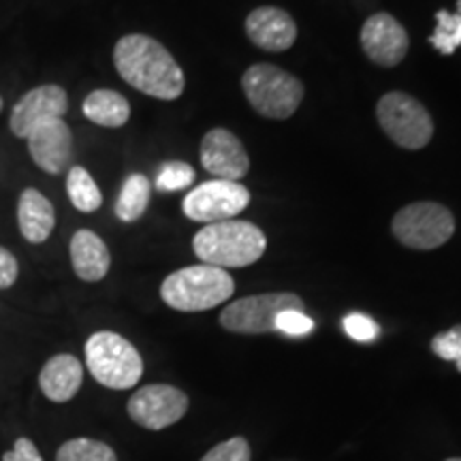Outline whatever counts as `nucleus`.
Masks as SVG:
<instances>
[{
  "label": "nucleus",
  "instance_id": "393cba45",
  "mask_svg": "<svg viewBox=\"0 0 461 461\" xmlns=\"http://www.w3.org/2000/svg\"><path fill=\"white\" fill-rule=\"evenodd\" d=\"M276 331L291 338H302L314 331V321L305 314V310H285L276 319Z\"/></svg>",
  "mask_w": 461,
  "mask_h": 461
},
{
  "label": "nucleus",
  "instance_id": "a878e982",
  "mask_svg": "<svg viewBox=\"0 0 461 461\" xmlns=\"http://www.w3.org/2000/svg\"><path fill=\"white\" fill-rule=\"evenodd\" d=\"M201 461H250V445L246 438H230L207 451Z\"/></svg>",
  "mask_w": 461,
  "mask_h": 461
},
{
  "label": "nucleus",
  "instance_id": "423d86ee",
  "mask_svg": "<svg viewBox=\"0 0 461 461\" xmlns=\"http://www.w3.org/2000/svg\"><path fill=\"white\" fill-rule=\"evenodd\" d=\"M376 118L389 140L400 148L420 149L434 137V120L429 112L406 92H387L380 96Z\"/></svg>",
  "mask_w": 461,
  "mask_h": 461
},
{
  "label": "nucleus",
  "instance_id": "dca6fc26",
  "mask_svg": "<svg viewBox=\"0 0 461 461\" xmlns=\"http://www.w3.org/2000/svg\"><path fill=\"white\" fill-rule=\"evenodd\" d=\"M84 380V367L77 357L73 355H54L41 367L39 374V387L43 395L56 403H65L77 395Z\"/></svg>",
  "mask_w": 461,
  "mask_h": 461
},
{
  "label": "nucleus",
  "instance_id": "cd10ccee",
  "mask_svg": "<svg viewBox=\"0 0 461 461\" xmlns=\"http://www.w3.org/2000/svg\"><path fill=\"white\" fill-rule=\"evenodd\" d=\"M344 331L348 333L355 342H372L378 338L380 327L367 314L353 312L344 319Z\"/></svg>",
  "mask_w": 461,
  "mask_h": 461
},
{
  "label": "nucleus",
  "instance_id": "9d476101",
  "mask_svg": "<svg viewBox=\"0 0 461 461\" xmlns=\"http://www.w3.org/2000/svg\"><path fill=\"white\" fill-rule=\"evenodd\" d=\"M129 417L141 428L158 431L176 425L188 411V395L171 384H148L131 395Z\"/></svg>",
  "mask_w": 461,
  "mask_h": 461
},
{
  "label": "nucleus",
  "instance_id": "9b49d317",
  "mask_svg": "<svg viewBox=\"0 0 461 461\" xmlns=\"http://www.w3.org/2000/svg\"><path fill=\"white\" fill-rule=\"evenodd\" d=\"M68 109V95L62 86L43 84L28 90L15 103L9 115V129L17 140H26L31 132L50 120L62 118Z\"/></svg>",
  "mask_w": 461,
  "mask_h": 461
},
{
  "label": "nucleus",
  "instance_id": "f03ea898",
  "mask_svg": "<svg viewBox=\"0 0 461 461\" xmlns=\"http://www.w3.org/2000/svg\"><path fill=\"white\" fill-rule=\"evenodd\" d=\"M265 248H267L265 233L248 221L205 224L193 240V250L201 263L221 269L248 267L263 257Z\"/></svg>",
  "mask_w": 461,
  "mask_h": 461
},
{
  "label": "nucleus",
  "instance_id": "1a4fd4ad",
  "mask_svg": "<svg viewBox=\"0 0 461 461\" xmlns=\"http://www.w3.org/2000/svg\"><path fill=\"white\" fill-rule=\"evenodd\" d=\"M250 203V193L244 184L227 180H210L194 186L184 197L182 210L194 222L233 221Z\"/></svg>",
  "mask_w": 461,
  "mask_h": 461
},
{
  "label": "nucleus",
  "instance_id": "7c9ffc66",
  "mask_svg": "<svg viewBox=\"0 0 461 461\" xmlns=\"http://www.w3.org/2000/svg\"><path fill=\"white\" fill-rule=\"evenodd\" d=\"M447 461H461L459 457H453V459H447Z\"/></svg>",
  "mask_w": 461,
  "mask_h": 461
},
{
  "label": "nucleus",
  "instance_id": "412c9836",
  "mask_svg": "<svg viewBox=\"0 0 461 461\" xmlns=\"http://www.w3.org/2000/svg\"><path fill=\"white\" fill-rule=\"evenodd\" d=\"M67 194L75 210L84 212V214H92V212H96L103 205V194L99 186H96L95 177L79 165L68 169Z\"/></svg>",
  "mask_w": 461,
  "mask_h": 461
},
{
  "label": "nucleus",
  "instance_id": "2f4dec72",
  "mask_svg": "<svg viewBox=\"0 0 461 461\" xmlns=\"http://www.w3.org/2000/svg\"><path fill=\"white\" fill-rule=\"evenodd\" d=\"M457 370L461 372V361H457Z\"/></svg>",
  "mask_w": 461,
  "mask_h": 461
},
{
  "label": "nucleus",
  "instance_id": "5701e85b",
  "mask_svg": "<svg viewBox=\"0 0 461 461\" xmlns=\"http://www.w3.org/2000/svg\"><path fill=\"white\" fill-rule=\"evenodd\" d=\"M56 461H118V457L105 442L92 438H73L58 448Z\"/></svg>",
  "mask_w": 461,
  "mask_h": 461
},
{
  "label": "nucleus",
  "instance_id": "39448f33",
  "mask_svg": "<svg viewBox=\"0 0 461 461\" xmlns=\"http://www.w3.org/2000/svg\"><path fill=\"white\" fill-rule=\"evenodd\" d=\"M248 103L263 118L286 120L303 101V84L276 65H252L241 77Z\"/></svg>",
  "mask_w": 461,
  "mask_h": 461
},
{
  "label": "nucleus",
  "instance_id": "f3484780",
  "mask_svg": "<svg viewBox=\"0 0 461 461\" xmlns=\"http://www.w3.org/2000/svg\"><path fill=\"white\" fill-rule=\"evenodd\" d=\"M17 224L28 244L48 241L56 227V210L41 190L26 188L17 201Z\"/></svg>",
  "mask_w": 461,
  "mask_h": 461
},
{
  "label": "nucleus",
  "instance_id": "f8f14e48",
  "mask_svg": "<svg viewBox=\"0 0 461 461\" xmlns=\"http://www.w3.org/2000/svg\"><path fill=\"white\" fill-rule=\"evenodd\" d=\"M361 48L378 67H397L406 58L411 39L406 28L389 14H374L361 28Z\"/></svg>",
  "mask_w": 461,
  "mask_h": 461
},
{
  "label": "nucleus",
  "instance_id": "4468645a",
  "mask_svg": "<svg viewBox=\"0 0 461 461\" xmlns=\"http://www.w3.org/2000/svg\"><path fill=\"white\" fill-rule=\"evenodd\" d=\"M28 154L39 169L50 176H60L73 158V132L62 118L37 126L26 137Z\"/></svg>",
  "mask_w": 461,
  "mask_h": 461
},
{
  "label": "nucleus",
  "instance_id": "a211bd4d",
  "mask_svg": "<svg viewBox=\"0 0 461 461\" xmlns=\"http://www.w3.org/2000/svg\"><path fill=\"white\" fill-rule=\"evenodd\" d=\"M71 263L79 280L99 282L112 267V255L95 230L79 229L71 240Z\"/></svg>",
  "mask_w": 461,
  "mask_h": 461
},
{
  "label": "nucleus",
  "instance_id": "aec40b11",
  "mask_svg": "<svg viewBox=\"0 0 461 461\" xmlns=\"http://www.w3.org/2000/svg\"><path fill=\"white\" fill-rule=\"evenodd\" d=\"M152 184L143 173H131L122 184L118 201H115V216L122 222H135L146 214Z\"/></svg>",
  "mask_w": 461,
  "mask_h": 461
},
{
  "label": "nucleus",
  "instance_id": "2eb2a0df",
  "mask_svg": "<svg viewBox=\"0 0 461 461\" xmlns=\"http://www.w3.org/2000/svg\"><path fill=\"white\" fill-rule=\"evenodd\" d=\"M246 34L265 51H286L297 41V24L285 9L258 7L248 15Z\"/></svg>",
  "mask_w": 461,
  "mask_h": 461
},
{
  "label": "nucleus",
  "instance_id": "c756f323",
  "mask_svg": "<svg viewBox=\"0 0 461 461\" xmlns=\"http://www.w3.org/2000/svg\"><path fill=\"white\" fill-rule=\"evenodd\" d=\"M3 461H43L39 448L28 438H17L14 448L3 455Z\"/></svg>",
  "mask_w": 461,
  "mask_h": 461
},
{
  "label": "nucleus",
  "instance_id": "6ab92c4d",
  "mask_svg": "<svg viewBox=\"0 0 461 461\" xmlns=\"http://www.w3.org/2000/svg\"><path fill=\"white\" fill-rule=\"evenodd\" d=\"M84 115L90 122L105 126V129H120L129 122L131 105L120 92L115 90H95L84 99Z\"/></svg>",
  "mask_w": 461,
  "mask_h": 461
},
{
  "label": "nucleus",
  "instance_id": "f257e3e1",
  "mask_svg": "<svg viewBox=\"0 0 461 461\" xmlns=\"http://www.w3.org/2000/svg\"><path fill=\"white\" fill-rule=\"evenodd\" d=\"M113 65L126 84L160 101H176L186 86L176 58L148 34H126L120 39L113 48Z\"/></svg>",
  "mask_w": 461,
  "mask_h": 461
},
{
  "label": "nucleus",
  "instance_id": "bb28decb",
  "mask_svg": "<svg viewBox=\"0 0 461 461\" xmlns=\"http://www.w3.org/2000/svg\"><path fill=\"white\" fill-rule=\"evenodd\" d=\"M431 350L445 361H461V325H455L453 330L438 333L431 339Z\"/></svg>",
  "mask_w": 461,
  "mask_h": 461
},
{
  "label": "nucleus",
  "instance_id": "6e6552de",
  "mask_svg": "<svg viewBox=\"0 0 461 461\" xmlns=\"http://www.w3.org/2000/svg\"><path fill=\"white\" fill-rule=\"evenodd\" d=\"M285 310H305L302 297L295 293H265V295L241 297L229 303L221 312V325L230 333H272L276 319Z\"/></svg>",
  "mask_w": 461,
  "mask_h": 461
},
{
  "label": "nucleus",
  "instance_id": "473e14b6",
  "mask_svg": "<svg viewBox=\"0 0 461 461\" xmlns=\"http://www.w3.org/2000/svg\"><path fill=\"white\" fill-rule=\"evenodd\" d=\"M0 109H3V99H0Z\"/></svg>",
  "mask_w": 461,
  "mask_h": 461
},
{
  "label": "nucleus",
  "instance_id": "ddd939ff",
  "mask_svg": "<svg viewBox=\"0 0 461 461\" xmlns=\"http://www.w3.org/2000/svg\"><path fill=\"white\" fill-rule=\"evenodd\" d=\"M201 165L214 180L240 182L250 169L244 143L227 129H212L201 141Z\"/></svg>",
  "mask_w": 461,
  "mask_h": 461
},
{
  "label": "nucleus",
  "instance_id": "4be33fe9",
  "mask_svg": "<svg viewBox=\"0 0 461 461\" xmlns=\"http://www.w3.org/2000/svg\"><path fill=\"white\" fill-rule=\"evenodd\" d=\"M429 43L440 54L451 56L461 45V0H457V11L440 9L436 14V31L429 37Z\"/></svg>",
  "mask_w": 461,
  "mask_h": 461
},
{
  "label": "nucleus",
  "instance_id": "c85d7f7f",
  "mask_svg": "<svg viewBox=\"0 0 461 461\" xmlns=\"http://www.w3.org/2000/svg\"><path fill=\"white\" fill-rule=\"evenodd\" d=\"M17 276H20V265H17V258L11 255L7 248L0 246V291L14 286Z\"/></svg>",
  "mask_w": 461,
  "mask_h": 461
},
{
  "label": "nucleus",
  "instance_id": "0eeeda50",
  "mask_svg": "<svg viewBox=\"0 0 461 461\" xmlns=\"http://www.w3.org/2000/svg\"><path fill=\"white\" fill-rule=\"evenodd\" d=\"M391 230L403 246L414 250H434L453 238L455 218L442 203L417 201L397 212Z\"/></svg>",
  "mask_w": 461,
  "mask_h": 461
},
{
  "label": "nucleus",
  "instance_id": "7ed1b4c3",
  "mask_svg": "<svg viewBox=\"0 0 461 461\" xmlns=\"http://www.w3.org/2000/svg\"><path fill=\"white\" fill-rule=\"evenodd\" d=\"M235 282L227 269L214 265H190L167 276L160 297L177 312H203L230 299Z\"/></svg>",
  "mask_w": 461,
  "mask_h": 461
},
{
  "label": "nucleus",
  "instance_id": "20e7f679",
  "mask_svg": "<svg viewBox=\"0 0 461 461\" xmlns=\"http://www.w3.org/2000/svg\"><path fill=\"white\" fill-rule=\"evenodd\" d=\"M86 366L92 378L113 391L132 389L143 376V359L129 339L113 331H96L86 342Z\"/></svg>",
  "mask_w": 461,
  "mask_h": 461
},
{
  "label": "nucleus",
  "instance_id": "b1692460",
  "mask_svg": "<svg viewBox=\"0 0 461 461\" xmlns=\"http://www.w3.org/2000/svg\"><path fill=\"white\" fill-rule=\"evenodd\" d=\"M194 177H197V173H194L193 167L176 160V163H167L158 171L157 188L160 193H176V190L188 188L194 182Z\"/></svg>",
  "mask_w": 461,
  "mask_h": 461
}]
</instances>
